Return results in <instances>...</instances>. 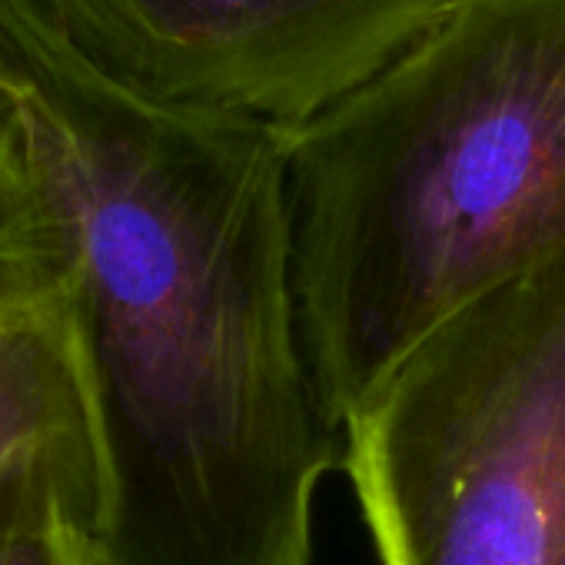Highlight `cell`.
<instances>
[{
    "instance_id": "4",
    "label": "cell",
    "mask_w": 565,
    "mask_h": 565,
    "mask_svg": "<svg viewBox=\"0 0 565 565\" xmlns=\"http://www.w3.org/2000/svg\"><path fill=\"white\" fill-rule=\"evenodd\" d=\"M110 81L300 130L376 77L446 0H38Z\"/></svg>"
},
{
    "instance_id": "7",
    "label": "cell",
    "mask_w": 565,
    "mask_h": 565,
    "mask_svg": "<svg viewBox=\"0 0 565 565\" xmlns=\"http://www.w3.org/2000/svg\"><path fill=\"white\" fill-rule=\"evenodd\" d=\"M64 279V233L31 177L14 117L0 100V313L61 300Z\"/></svg>"
},
{
    "instance_id": "1",
    "label": "cell",
    "mask_w": 565,
    "mask_h": 565,
    "mask_svg": "<svg viewBox=\"0 0 565 565\" xmlns=\"http://www.w3.org/2000/svg\"><path fill=\"white\" fill-rule=\"evenodd\" d=\"M0 100L64 233L104 565H313L343 429L300 330L290 134L110 81L38 0H0Z\"/></svg>"
},
{
    "instance_id": "6",
    "label": "cell",
    "mask_w": 565,
    "mask_h": 565,
    "mask_svg": "<svg viewBox=\"0 0 565 565\" xmlns=\"http://www.w3.org/2000/svg\"><path fill=\"white\" fill-rule=\"evenodd\" d=\"M100 452L34 446L0 466V565H104Z\"/></svg>"
},
{
    "instance_id": "2",
    "label": "cell",
    "mask_w": 565,
    "mask_h": 565,
    "mask_svg": "<svg viewBox=\"0 0 565 565\" xmlns=\"http://www.w3.org/2000/svg\"><path fill=\"white\" fill-rule=\"evenodd\" d=\"M303 347L343 423L443 320L565 253V0H446L290 134Z\"/></svg>"
},
{
    "instance_id": "3",
    "label": "cell",
    "mask_w": 565,
    "mask_h": 565,
    "mask_svg": "<svg viewBox=\"0 0 565 565\" xmlns=\"http://www.w3.org/2000/svg\"><path fill=\"white\" fill-rule=\"evenodd\" d=\"M340 466L380 565H565V253L423 337Z\"/></svg>"
},
{
    "instance_id": "5",
    "label": "cell",
    "mask_w": 565,
    "mask_h": 565,
    "mask_svg": "<svg viewBox=\"0 0 565 565\" xmlns=\"http://www.w3.org/2000/svg\"><path fill=\"white\" fill-rule=\"evenodd\" d=\"M34 446L97 449L64 297L0 313V466Z\"/></svg>"
}]
</instances>
